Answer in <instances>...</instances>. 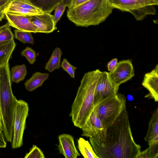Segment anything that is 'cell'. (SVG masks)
I'll return each instance as SVG.
<instances>
[{"label":"cell","instance_id":"20","mask_svg":"<svg viewBox=\"0 0 158 158\" xmlns=\"http://www.w3.org/2000/svg\"><path fill=\"white\" fill-rule=\"evenodd\" d=\"M78 148L85 158H98L89 141L82 137L78 140Z\"/></svg>","mask_w":158,"mask_h":158},{"label":"cell","instance_id":"30","mask_svg":"<svg viewBox=\"0 0 158 158\" xmlns=\"http://www.w3.org/2000/svg\"><path fill=\"white\" fill-rule=\"evenodd\" d=\"M118 61L117 59L115 58L112 59L108 62L107 67L108 70L109 72L111 71L115 68L118 62Z\"/></svg>","mask_w":158,"mask_h":158},{"label":"cell","instance_id":"36","mask_svg":"<svg viewBox=\"0 0 158 158\" xmlns=\"http://www.w3.org/2000/svg\"><path fill=\"white\" fill-rule=\"evenodd\" d=\"M5 8H0V21L2 20L5 15L4 9Z\"/></svg>","mask_w":158,"mask_h":158},{"label":"cell","instance_id":"13","mask_svg":"<svg viewBox=\"0 0 158 158\" xmlns=\"http://www.w3.org/2000/svg\"><path fill=\"white\" fill-rule=\"evenodd\" d=\"M58 148L60 153L66 158H77L80 156L75 147L74 138L71 135L63 134L58 136Z\"/></svg>","mask_w":158,"mask_h":158},{"label":"cell","instance_id":"17","mask_svg":"<svg viewBox=\"0 0 158 158\" xmlns=\"http://www.w3.org/2000/svg\"><path fill=\"white\" fill-rule=\"evenodd\" d=\"M49 76V74L47 73H35L25 82L26 89L30 92L34 90L43 85L44 82L48 78Z\"/></svg>","mask_w":158,"mask_h":158},{"label":"cell","instance_id":"26","mask_svg":"<svg viewBox=\"0 0 158 158\" xmlns=\"http://www.w3.org/2000/svg\"><path fill=\"white\" fill-rule=\"evenodd\" d=\"M21 55L25 57L31 64H33L36 61V52L30 47L27 46L22 50L21 52Z\"/></svg>","mask_w":158,"mask_h":158},{"label":"cell","instance_id":"32","mask_svg":"<svg viewBox=\"0 0 158 158\" xmlns=\"http://www.w3.org/2000/svg\"><path fill=\"white\" fill-rule=\"evenodd\" d=\"M89 0H73L72 4L70 7L77 6Z\"/></svg>","mask_w":158,"mask_h":158},{"label":"cell","instance_id":"14","mask_svg":"<svg viewBox=\"0 0 158 158\" xmlns=\"http://www.w3.org/2000/svg\"><path fill=\"white\" fill-rule=\"evenodd\" d=\"M143 86L149 91V94L145 97H149L158 101V65L151 71L146 73L144 76L142 82Z\"/></svg>","mask_w":158,"mask_h":158},{"label":"cell","instance_id":"1","mask_svg":"<svg viewBox=\"0 0 158 158\" xmlns=\"http://www.w3.org/2000/svg\"><path fill=\"white\" fill-rule=\"evenodd\" d=\"M89 138L98 158H139L141 152L132 135L126 104L111 125Z\"/></svg>","mask_w":158,"mask_h":158},{"label":"cell","instance_id":"9","mask_svg":"<svg viewBox=\"0 0 158 158\" xmlns=\"http://www.w3.org/2000/svg\"><path fill=\"white\" fill-rule=\"evenodd\" d=\"M4 11L5 13L8 12L27 17L44 13L29 0H10Z\"/></svg>","mask_w":158,"mask_h":158},{"label":"cell","instance_id":"10","mask_svg":"<svg viewBox=\"0 0 158 158\" xmlns=\"http://www.w3.org/2000/svg\"><path fill=\"white\" fill-rule=\"evenodd\" d=\"M110 76L114 83L118 86L133 77L134 70L131 61L129 59L118 62L115 68L109 72Z\"/></svg>","mask_w":158,"mask_h":158},{"label":"cell","instance_id":"22","mask_svg":"<svg viewBox=\"0 0 158 158\" xmlns=\"http://www.w3.org/2000/svg\"><path fill=\"white\" fill-rule=\"evenodd\" d=\"M27 74V67L24 64L16 65L12 67L10 71L11 80L18 83L24 80Z\"/></svg>","mask_w":158,"mask_h":158},{"label":"cell","instance_id":"15","mask_svg":"<svg viewBox=\"0 0 158 158\" xmlns=\"http://www.w3.org/2000/svg\"><path fill=\"white\" fill-rule=\"evenodd\" d=\"M104 128L100 119L94 110L85 124L81 128V135L92 137L100 132Z\"/></svg>","mask_w":158,"mask_h":158},{"label":"cell","instance_id":"3","mask_svg":"<svg viewBox=\"0 0 158 158\" xmlns=\"http://www.w3.org/2000/svg\"><path fill=\"white\" fill-rule=\"evenodd\" d=\"M114 9L109 0H89L69 8L67 15L76 26L87 27L98 25L105 21Z\"/></svg>","mask_w":158,"mask_h":158},{"label":"cell","instance_id":"4","mask_svg":"<svg viewBox=\"0 0 158 158\" xmlns=\"http://www.w3.org/2000/svg\"><path fill=\"white\" fill-rule=\"evenodd\" d=\"M9 62L0 66V106L2 131L6 140L11 143L15 107L17 100L11 89Z\"/></svg>","mask_w":158,"mask_h":158},{"label":"cell","instance_id":"16","mask_svg":"<svg viewBox=\"0 0 158 158\" xmlns=\"http://www.w3.org/2000/svg\"><path fill=\"white\" fill-rule=\"evenodd\" d=\"M148 143L158 142V108L154 110L149 123L147 134L144 138Z\"/></svg>","mask_w":158,"mask_h":158},{"label":"cell","instance_id":"18","mask_svg":"<svg viewBox=\"0 0 158 158\" xmlns=\"http://www.w3.org/2000/svg\"><path fill=\"white\" fill-rule=\"evenodd\" d=\"M16 45L14 40L0 43V66L8 62Z\"/></svg>","mask_w":158,"mask_h":158},{"label":"cell","instance_id":"6","mask_svg":"<svg viewBox=\"0 0 158 158\" xmlns=\"http://www.w3.org/2000/svg\"><path fill=\"white\" fill-rule=\"evenodd\" d=\"M114 8L131 14L137 21L143 20L148 15H155V6L139 0H109Z\"/></svg>","mask_w":158,"mask_h":158},{"label":"cell","instance_id":"5","mask_svg":"<svg viewBox=\"0 0 158 158\" xmlns=\"http://www.w3.org/2000/svg\"><path fill=\"white\" fill-rule=\"evenodd\" d=\"M125 96L118 93L102 101L94 108L104 129L111 125L126 104Z\"/></svg>","mask_w":158,"mask_h":158},{"label":"cell","instance_id":"21","mask_svg":"<svg viewBox=\"0 0 158 158\" xmlns=\"http://www.w3.org/2000/svg\"><path fill=\"white\" fill-rule=\"evenodd\" d=\"M44 12L51 13L56 6L62 0H29Z\"/></svg>","mask_w":158,"mask_h":158},{"label":"cell","instance_id":"31","mask_svg":"<svg viewBox=\"0 0 158 158\" xmlns=\"http://www.w3.org/2000/svg\"><path fill=\"white\" fill-rule=\"evenodd\" d=\"M6 143L5 140L2 132H0V148H5Z\"/></svg>","mask_w":158,"mask_h":158},{"label":"cell","instance_id":"35","mask_svg":"<svg viewBox=\"0 0 158 158\" xmlns=\"http://www.w3.org/2000/svg\"><path fill=\"white\" fill-rule=\"evenodd\" d=\"M73 0H62L61 2L69 8L71 6Z\"/></svg>","mask_w":158,"mask_h":158},{"label":"cell","instance_id":"28","mask_svg":"<svg viewBox=\"0 0 158 158\" xmlns=\"http://www.w3.org/2000/svg\"><path fill=\"white\" fill-rule=\"evenodd\" d=\"M45 158L44 155L40 149L33 145L29 152L26 155L24 158Z\"/></svg>","mask_w":158,"mask_h":158},{"label":"cell","instance_id":"8","mask_svg":"<svg viewBox=\"0 0 158 158\" xmlns=\"http://www.w3.org/2000/svg\"><path fill=\"white\" fill-rule=\"evenodd\" d=\"M119 88L112 80L109 72H102L95 92L94 107L104 99L116 95L118 93Z\"/></svg>","mask_w":158,"mask_h":158},{"label":"cell","instance_id":"29","mask_svg":"<svg viewBox=\"0 0 158 158\" xmlns=\"http://www.w3.org/2000/svg\"><path fill=\"white\" fill-rule=\"evenodd\" d=\"M66 6L61 2L58 3L55 8L54 16V21L56 24L60 20L66 9Z\"/></svg>","mask_w":158,"mask_h":158},{"label":"cell","instance_id":"19","mask_svg":"<svg viewBox=\"0 0 158 158\" xmlns=\"http://www.w3.org/2000/svg\"><path fill=\"white\" fill-rule=\"evenodd\" d=\"M63 52L59 47L53 50L51 57L45 64V69L52 72L55 69H59L61 67V58Z\"/></svg>","mask_w":158,"mask_h":158},{"label":"cell","instance_id":"34","mask_svg":"<svg viewBox=\"0 0 158 158\" xmlns=\"http://www.w3.org/2000/svg\"><path fill=\"white\" fill-rule=\"evenodd\" d=\"M9 1L10 0H0V8H5Z\"/></svg>","mask_w":158,"mask_h":158},{"label":"cell","instance_id":"27","mask_svg":"<svg viewBox=\"0 0 158 158\" xmlns=\"http://www.w3.org/2000/svg\"><path fill=\"white\" fill-rule=\"evenodd\" d=\"M61 67L69 74L71 78H75V70L77 68L71 64L67 59H63L61 63Z\"/></svg>","mask_w":158,"mask_h":158},{"label":"cell","instance_id":"12","mask_svg":"<svg viewBox=\"0 0 158 158\" xmlns=\"http://www.w3.org/2000/svg\"><path fill=\"white\" fill-rule=\"evenodd\" d=\"M29 17L38 29L39 33H49L57 29L54 16L51 13L44 12Z\"/></svg>","mask_w":158,"mask_h":158},{"label":"cell","instance_id":"37","mask_svg":"<svg viewBox=\"0 0 158 158\" xmlns=\"http://www.w3.org/2000/svg\"><path fill=\"white\" fill-rule=\"evenodd\" d=\"M2 132V118L1 113L0 106V132Z\"/></svg>","mask_w":158,"mask_h":158},{"label":"cell","instance_id":"33","mask_svg":"<svg viewBox=\"0 0 158 158\" xmlns=\"http://www.w3.org/2000/svg\"><path fill=\"white\" fill-rule=\"evenodd\" d=\"M143 2L148 5L157 6L158 5V0H139Z\"/></svg>","mask_w":158,"mask_h":158},{"label":"cell","instance_id":"2","mask_svg":"<svg viewBox=\"0 0 158 158\" xmlns=\"http://www.w3.org/2000/svg\"><path fill=\"white\" fill-rule=\"evenodd\" d=\"M102 73L99 69L88 72L81 80L70 114L76 127L81 129L94 110L95 92Z\"/></svg>","mask_w":158,"mask_h":158},{"label":"cell","instance_id":"24","mask_svg":"<svg viewBox=\"0 0 158 158\" xmlns=\"http://www.w3.org/2000/svg\"><path fill=\"white\" fill-rule=\"evenodd\" d=\"M7 22L0 27V43L6 42L14 40V35Z\"/></svg>","mask_w":158,"mask_h":158},{"label":"cell","instance_id":"23","mask_svg":"<svg viewBox=\"0 0 158 158\" xmlns=\"http://www.w3.org/2000/svg\"><path fill=\"white\" fill-rule=\"evenodd\" d=\"M149 147L141 152L139 158H158V142L148 143Z\"/></svg>","mask_w":158,"mask_h":158},{"label":"cell","instance_id":"7","mask_svg":"<svg viewBox=\"0 0 158 158\" xmlns=\"http://www.w3.org/2000/svg\"><path fill=\"white\" fill-rule=\"evenodd\" d=\"M29 110L28 103L22 100H17L15 110L13 134L12 143V148H18L23 145V136L26 120Z\"/></svg>","mask_w":158,"mask_h":158},{"label":"cell","instance_id":"25","mask_svg":"<svg viewBox=\"0 0 158 158\" xmlns=\"http://www.w3.org/2000/svg\"><path fill=\"white\" fill-rule=\"evenodd\" d=\"M15 37L23 44L28 43L34 44V40L31 32L15 30Z\"/></svg>","mask_w":158,"mask_h":158},{"label":"cell","instance_id":"11","mask_svg":"<svg viewBox=\"0 0 158 158\" xmlns=\"http://www.w3.org/2000/svg\"><path fill=\"white\" fill-rule=\"evenodd\" d=\"M5 15L10 26L17 30L31 33H39L38 29L29 17L8 12L5 13Z\"/></svg>","mask_w":158,"mask_h":158}]
</instances>
